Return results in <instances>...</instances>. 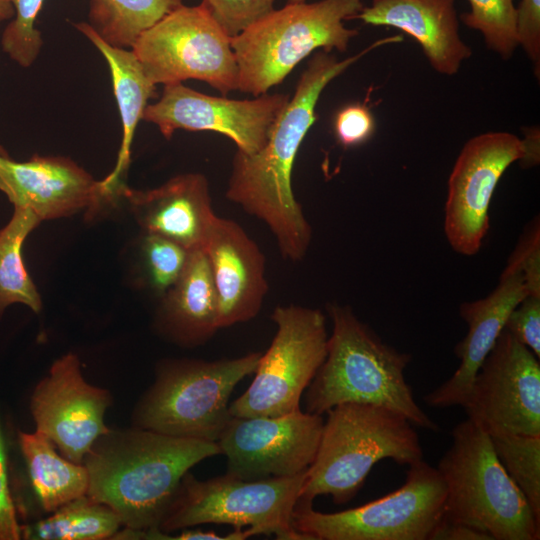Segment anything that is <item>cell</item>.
Wrapping results in <instances>:
<instances>
[{
  "label": "cell",
  "instance_id": "obj_15",
  "mask_svg": "<svg viewBox=\"0 0 540 540\" xmlns=\"http://www.w3.org/2000/svg\"><path fill=\"white\" fill-rule=\"evenodd\" d=\"M290 97L262 94L252 100L210 96L182 83L164 85L160 99L145 107L142 119L170 139L177 129L213 131L230 138L237 151L251 155L266 143Z\"/></svg>",
  "mask_w": 540,
  "mask_h": 540
},
{
  "label": "cell",
  "instance_id": "obj_7",
  "mask_svg": "<svg viewBox=\"0 0 540 540\" xmlns=\"http://www.w3.org/2000/svg\"><path fill=\"white\" fill-rule=\"evenodd\" d=\"M261 352L213 361L164 359L132 412V426L162 434L217 442L231 418L230 396L253 374Z\"/></svg>",
  "mask_w": 540,
  "mask_h": 540
},
{
  "label": "cell",
  "instance_id": "obj_41",
  "mask_svg": "<svg viewBox=\"0 0 540 540\" xmlns=\"http://www.w3.org/2000/svg\"><path fill=\"white\" fill-rule=\"evenodd\" d=\"M306 0H288V3H299V2H305Z\"/></svg>",
  "mask_w": 540,
  "mask_h": 540
},
{
  "label": "cell",
  "instance_id": "obj_20",
  "mask_svg": "<svg viewBox=\"0 0 540 540\" xmlns=\"http://www.w3.org/2000/svg\"><path fill=\"white\" fill-rule=\"evenodd\" d=\"M143 232L168 238L188 250L203 248L216 214L201 173L177 175L159 187L120 190Z\"/></svg>",
  "mask_w": 540,
  "mask_h": 540
},
{
  "label": "cell",
  "instance_id": "obj_1",
  "mask_svg": "<svg viewBox=\"0 0 540 540\" xmlns=\"http://www.w3.org/2000/svg\"><path fill=\"white\" fill-rule=\"evenodd\" d=\"M401 41V35L382 38L341 61L330 52L316 53L302 73L294 96L275 120L265 145L251 155L236 152L226 197L267 225L285 259L302 260L312 240L311 225L293 193L291 174L300 145L316 120L315 107L322 91L373 49Z\"/></svg>",
  "mask_w": 540,
  "mask_h": 540
},
{
  "label": "cell",
  "instance_id": "obj_23",
  "mask_svg": "<svg viewBox=\"0 0 540 540\" xmlns=\"http://www.w3.org/2000/svg\"><path fill=\"white\" fill-rule=\"evenodd\" d=\"M105 58L111 73L112 87L122 123V141L114 169L100 182L105 197L114 203L125 184L131 158V145L138 122L142 119L147 101L155 96V86L145 75L133 51L108 44L89 23L75 24Z\"/></svg>",
  "mask_w": 540,
  "mask_h": 540
},
{
  "label": "cell",
  "instance_id": "obj_13",
  "mask_svg": "<svg viewBox=\"0 0 540 540\" xmlns=\"http://www.w3.org/2000/svg\"><path fill=\"white\" fill-rule=\"evenodd\" d=\"M524 139L509 132H485L469 139L448 179L444 231L461 255H475L489 227V206L496 186L516 161H525Z\"/></svg>",
  "mask_w": 540,
  "mask_h": 540
},
{
  "label": "cell",
  "instance_id": "obj_8",
  "mask_svg": "<svg viewBox=\"0 0 540 540\" xmlns=\"http://www.w3.org/2000/svg\"><path fill=\"white\" fill-rule=\"evenodd\" d=\"M306 471L291 477L252 481L228 473L199 480L187 472L159 529L169 534L200 524H228L235 530L249 529L253 536L311 540L293 525V513Z\"/></svg>",
  "mask_w": 540,
  "mask_h": 540
},
{
  "label": "cell",
  "instance_id": "obj_11",
  "mask_svg": "<svg viewBox=\"0 0 540 540\" xmlns=\"http://www.w3.org/2000/svg\"><path fill=\"white\" fill-rule=\"evenodd\" d=\"M131 50L154 85L196 79L224 96L238 87L231 38L201 4L174 9L145 30Z\"/></svg>",
  "mask_w": 540,
  "mask_h": 540
},
{
  "label": "cell",
  "instance_id": "obj_34",
  "mask_svg": "<svg viewBox=\"0 0 540 540\" xmlns=\"http://www.w3.org/2000/svg\"><path fill=\"white\" fill-rule=\"evenodd\" d=\"M504 329L540 359V296L525 297L509 314Z\"/></svg>",
  "mask_w": 540,
  "mask_h": 540
},
{
  "label": "cell",
  "instance_id": "obj_14",
  "mask_svg": "<svg viewBox=\"0 0 540 540\" xmlns=\"http://www.w3.org/2000/svg\"><path fill=\"white\" fill-rule=\"evenodd\" d=\"M324 420L301 409L275 417H232L217 441L227 472L243 480L291 477L312 464Z\"/></svg>",
  "mask_w": 540,
  "mask_h": 540
},
{
  "label": "cell",
  "instance_id": "obj_2",
  "mask_svg": "<svg viewBox=\"0 0 540 540\" xmlns=\"http://www.w3.org/2000/svg\"><path fill=\"white\" fill-rule=\"evenodd\" d=\"M219 454L217 442L134 426L109 429L84 457L89 475L86 495L110 507L125 528H159L183 476Z\"/></svg>",
  "mask_w": 540,
  "mask_h": 540
},
{
  "label": "cell",
  "instance_id": "obj_27",
  "mask_svg": "<svg viewBox=\"0 0 540 540\" xmlns=\"http://www.w3.org/2000/svg\"><path fill=\"white\" fill-rule=\"evenodd\" d=\"M182 4V0H90L89 20L104 41L127 49Z\"/></svg>",
  "mask_w": 540,
  "mask_h": 540
},
{
  "label": "cell",
  "instance_id": "obj_38",
  "mask_svg": "<svg viewBox=\"0 0 540 540\" xmlns=\"http://www.w3.org/2000/svg\"><path fill=\"white\" fill-rule=\"evenodd\" d=\"M429 540H492L487 533L468 525L451 522L446 519L436 526Z\"/></svg>",
  "mask_w": 540,
  "mask_h": 540
},
{
  "label": "cell",
  "instance_id": "obj_3",
  "mask_svg": "<svg viewBox=\"0 0 540 540\" xmlns=\"http://www.w3.org/2000/svg\"><path fill=\"white\" fill-rule=\"evenodd\" d=\"M327 312L332 322L327 354L306 388L305 411L322 415L344 403L378 405L413 426L437 431L405 380L411 355L383 342L348 305L329 303Z\"/></svg>",
  "mask_w": 540,
  "mask_h": 540
},
{
  "label": "cell",
  "instance_id": "obj_32",
  "mask_svg": "<svg viewBox=\"0 0 540 540\" xmlns=\"http://www.w3.org/2000/svg\"><path fill=\"white\" fill-rule=\"evenodd\" d=\"M276 0H202L222 30L233 38L274 10Z\"/></svg>",
  "mask_w": 540,
  "mask_h": 540
},
{
  "label": "cell",
  "instance_id": "obj_30",
  "mask_svg": "<svg viewBox=\"0 0 540 540\" xmlns=\"http://www.w3.org/2000/svg\"><path fill=\"white\" fill-rule=\"evenodd\" d=\"M190 250L161 235L143 232L139 243L143 281L162 297L182 275Z\"/></svg>",
  "mask_w": 540,
  "mask_h": 540
},
{
  "label": "cell",
  "instance_id": "obj_33",
  "mask_svg": "<svg viewBox=\"0 0 540 540\" xmlns=\"http://www.w3.org/2000/svg\"><path fill=\"white\" fill-rule=\"evenodd\" d=\"M505 269L524 274L533 296H540V223L538 217L523 231Z\"/></svg>",
  "mask_w": 540,
  "mask_h": 540
},
{
  "label": "cell",
  "instance_id": "obj_9",
  "mask_svg": "<svg viewBox=\"0 0 540 540\" xmlns=\"http://www.w3.org/2000/svg\"><path fill=\"white\" fill-rule=\"evenodd\" d=\"M445 483L423 459L397 490L361 506L323 513L296 504L294 528L311 540H429L444 516Z\"/></svg>",
  "mask_w": 540,
  "mask_h": 540
},
{
  "label": "cell",
  "instance_id": "obj_12",
  "mask_svg": "<svg viewBox=\"0 0 540 540\" xmlns=\"http://www.w3.org/2000/svg\"><path fill=\"white\" fill-rule=\"evenodd\" d=\"M462 407L489 436L540 435L539 358L503 329Z\"/></svg>",
  "mask_w": 540,
  "mask_h": 540
},
{
  "label": "cell",
  "instance_id": "obj_10",
  "mask_svg": "<svg viewBox=\"0 0 540 540\" xmlns=\"http://www.w3.org/2000/svg\"><path fill=\"white\" fill-rule=\"evenodd\" d=\"M276 333L262 353L247 390L230 403L233 417H275L300 409V400L327 354L325 315L319 309L279 305Z\"/></svg>",
  "mask_w": 540,
  "mask_h": 540
},
{
  "label": "cell",
  "instance_id": "obj_36",
  "mask_svg": "<svg viewBox=\"0 0 540 540\" xmlns=\"http://www.w3.org/2000/svg\"><path fill=\"white\" fill-rule=\"evenodd\" d=\"M519 45L531 60L534 74L540 75V0H521L517 7Z\"/></svg>",
  "mask_w": 540,
  "mask_h": 540
},
{
  "label": "cell",
  "instance_id": "obj_24",
  "mask_svg": "<svg viewBox=\"0 0 540 540\" xmlns=\"http://www.w3.org/2000/svg\"><path fill=\"white\" fill-rule=\"evenodd\" d=\"M18 442L32 487L46 512L87 494L89 475L85 465L60 455L45 434L20 431Z\"/></svg>",
  "mask_w": 540,
  "mask_h": 540
},
{
  "label": "cell",
  "instance_id": "obj_35",
  "mask_svg": "<svg viewBox=\"0 0 540 540\" xmlns=\"http://www.w3.org/2000/svg\"><path fill=\"white\" fill-rule=\"evenodd\" d=\"M334 129L339 143L343 146H357L371 137L375 129V121L366 106L351 104L337 113Z\"/></svg>",
  "mask_w": 540,
  "mask_h": 540
},
{
  "label": "cell",
  "instance_id": "obj_18",
  "mask_svg": "<svg viewBox=\"0 0 540 540\" xmlns=\"http://www.w3.org/2000/svg\"><path fill=\"white\" fill-rule=\"evenodd\" d=\"M219 304V328L247 322L268 291L266 261L256 242L234 220L216 216L202 248Z\"/></svg>",
  "mask_w": 540,
  "mask_h": 540
},
{
  "label": "cell",
  "instance_id": "obj_29",
  "mask_svg": "<svg viewBox=\"0 0 540 540\" xmlns=\"http://www.w3.org/2000/svg\"><path fill=\"white\" fill-rule=\"evenodd\" d=\"M470 11L461 14V21L479 31L486 46L508 60L519 46L517 7L513 0H467Z\"/></svg>",
  "mask_w": 540,
  "mask_h": 540
},
{
  "label": "cell",
  "instance_id": "obj_31",
  "mask_svg": "<svg viewBox=\"0 0 540 540\" xmlns=\"http://www.w3.org/2000/svg\"><path fill=\"white\" fill-rule=\"evenodd\" d=\"M44 0H11L14 16L6 26L1 46L3 51L23 68L30 67L37 59L43 41L35 27Z\"/></svg>",
  "mask_w": 540,
  "mask_h": 540
},
{
  "label": "cell",
  "instance_id": "obj_37",
  "mask_svg": "<svg viewBox=\"0 0 540 540\" xmlns=\"http://www.w3.org/2000/svg\"><path fill=\"white\" fill-rule=\"evenodd\" d=\"M21 526L9 489L7 453L0 420V540L22 539Z\"/></svg>",
  "mask_w": 540,
  "mask_h": 540
},
{
  "label": "cell",
  "instance_id": "obj_39",
  "mask_svg": "<svg viewBox=\"0 0 540 540\" xmlns=\"http://www.w3.org/2000/svg\"><path fill=\"white\" fill-rule=\"evenodd\" d=\"M14 16V7L11 0H0V22L12 19Z\"/></svg>",
  "mask_w": 540,
  "mask_h": 540
},
{
  "label": "cell",
  "instance_id": "obj_5",
  "mask_svg": "<svg viewBox=\"0 0 540 540\" xmlns=\"http://www.w3.org/2000/svg\"><path fill=\"white\" fill-rule=\"evenodd\" d=\"M437 470L446 488L444 519L492 540L540 538V520L499 461L490 436L468 418L454 427Z\"/></svg>",
  "mask_w": 540,
  "mask_h": 540
},
{
  "label": "cell",
  "instance_id": "obj_25",
  "mask_svg": "<svg viewBox=\"0 0 540 540\" xmlns=\"http://www.w3.org/2000/svg\"><path fill=\"white\" fill-rule=\"evenodd\" d=\"M119 516L87 495L76 498L34 524L21 526L22 539L103 540L120 530Z\"/></svg>",
  "mask_w": 540,
  "mask_h": 540
},
{
  "label": "cell",
  "instance_id": "obj_6",
  "mask_svg": "<svg viewBox=\"0 0 540 540\" xmlns=\"http://www.w3.org/2000/svg\"><path fill=\"white\" fill-rule=\"evenodd\" d=\"M362 0L288 3L231 38L238 87L255 97L279 85L317 49L344 52L358 31L344 22L356 19Z\"/></svg>",
  "mask_w": 540,
  "mask_h": 540
},
{
  "label": "cell",
  "instance_id": "obj_19",
  "mask_svg": "<svg viewBox=\"0 0 540 540\" xmlns=\"http://www.w3.org/2000/svg\"><path fill=\"white\" fill-rule=\"evenodd\" d=\"M529 295L524 274L504 268L497 287L488 296L460 305V316L468 325L467 335L454 348L460 365L447 381L424 397L429 406L447 408L465 404L475 376L509 314Z\"/></svg>",
  "mask_w": 540,
  "mask_h": 540
},
{
  "label": "cell",
  "instance_id": "obj_21",
  "mask_svg": "<svg viewBox=\"0 0 540 540\" xmlns=\"http://www.w3.org/2000/svg\"><path fill=\"white\" fill-rule=\"evenodd\" d=\"M356 19L405 32L421 46L431 67L443 75L457 74L472 55L459 34L455 0H372Z\"/></svg>",
  "mask_w": 540,
  "mask_h": 540
},
{
  "label": "cell",
  "instance_id": "obj_22",
  "mask_svg": "<svg viewBox=\"0 0 540 540\" xmlns=\"http://www.w3.org/2000/svg\"><path fill=\"white\" fill-rule=\"evenodd\" d=\"M218 321V296L208 258L202 248L191 250L182 275L160 297L156 328L179 346L196 347L215 335Z\"/></svg>",
  "mask_w": 540,
  "mask_h": 540
},
{
  "label": "cell",
  "instance_id": "obj_28",
  "mask_svg": "<svg viewBox=\"0 0 540 540\" xmlns=\"http://www.w3.org/2000/svg\"><path fill=\"white\" fill-rule=\"evenodd\" d=\"M490 438L502 466L540 520V435L503 434Z\"/></svg>",
  "mask_w": 540,
  "mask_h": 540
},
{
  "label": "cell",
  "instance_id": "obj_4",
  "mask_svg": "<svg viewBox=\"0 0 540 540\" xmlns=\"http://www.w3.org/2000/svg\"><path fill=\"white\" fill-rule=\"evenodd\" d=\"M317 452L306 471L298 504L312 505L319 496H331L337 505L351 501L372 467L390 459L411 465L423 459L414 426L386 407L344 403L329 409Z\"/></svg>",
  "mask_w": 540,
  "mask_h": 540
},
{
  "label": "cell",
  "instance_id": "obj_40",
  "mask_svg": "<svg viewBox=\"0 0 540 540\" xmlns=\"http://www.w3.org/2000/svg\"><path fill=\"white\" fill-rule=\"evenodd\" d=\"M0 156L8 157L6 150L0 145Z\"/></svg>",
  "mask_w": 540,
  "mask_h": 540
},
{
  "label": "cell",
  "instance_id": "obj_17",
  "mask_svg": "<svg viewBox=\"0 0 540 540\" xmlns=\"http://www.w3.org/2000/svg\"><path fill=\"white\" fill-rule=\"evenodd\" d=\"M0 191L14 207H25L41 220L85 211L93 218L110 204L100 182L67 157L33 155L17 162L0 156Z\"/></svg>",
  "mask_w": 540,
  "mask_h": 540
},
{
  "label": "cell",
  "instance_id": "obj_16",
  "mask_svg": "<svg viewBox=\"0 0 540 540\" xmlns=\"http://www.w3.org/2000/svg\"><path fill=\"white\" fill-rule=\"evenodd\" d=\"M77 355L67 353L51 365L33 390L30 412L37 431L63 456L82 464L97 438L109 431L104 422L110 392L89 384Z\"/></svg>",
  "mask_w": 540,
  "mask_h": 540
},
{
  "label": "cell",
  "instance_id": "obj_26",
  "mask_svg": "<svg viewBox=\"0 0 540 540\" xmlns=\"http://www.w3.org/2000/svg\"><path fill=\"white\" fill-rule=\"evenodd\" d=\"M41 220L25 207H14L7 225L0 230V319L11 304L21 303L38 313L40 294L23 261L22 248L27 236Z\"/></svg>",
  "mask_w": 540,
  "mask_h": 540
}]
</instances>
